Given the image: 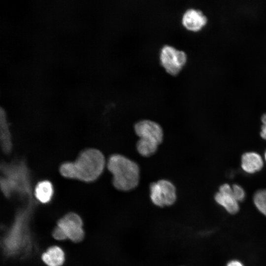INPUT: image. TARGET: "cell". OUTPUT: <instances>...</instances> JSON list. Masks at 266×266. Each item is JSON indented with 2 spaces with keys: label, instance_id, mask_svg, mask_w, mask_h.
I'll use <instances>...</instances> for the list:
<instances>
[{
  "label": "cell",
  "instance_id": "d6986e66",
  "mask_svg": "<svg viewBox=\"0 0 266 266\" xmlns=\"http://www.w3.org/2000/svg\"><path fill=\"white\" fill-rule=\"evenodd\" d=\"M261 121L263 125L266 126V113H264L261 117Z\"/></svg>",
  "mask_w": 266,
  "mask_h": 266
},
{
  "label": "cell",
  "instance_id": "52a82bcc",
  "mask_svg": "<svg viewBox=\"0 0 266 266\" xmlns=\"http://www.w3.org/2000/svg\"><path fill=\"white\" fill-rule=\"evenodd\" d=\"M214 200L231 214H235L239 210V202L233 197L232 186L229 184L225 183L220 186L219 191L214 196Z\"/></svg>",
  "mask_w": 266,
  "mask_h": 266
},
{
  "label": "cell",
  "instance_id": "ac0fdd59",
  "mask_svg": "<svg viewBox=\"0 0 266 266\" xmlns=\"http://www.w3.org/2000/svg\"><path fill=\"white\" fill-rule=\"evenodd\" d=\"M260 135L264 140H266V126L263 125L261 127Z\"/></svg>",
  "mask_w": 266,
  "mask_h": 266
},
{
  "label": "cell",
  "instance_id": "9c48e42d",
  "mask_svg": "<svg viewBox=\"0 0 266 266\" xmlns=\"http://www.w3.org/2000/svg\"><path fill=\"white\" fill-rule=\"evenodd\" d=\"M264 161L261 156L255 152H245L241 158V166L245 172L253 174L263 167Z\"/></svg>",
  "mask_w": 266,
  "mask_h": 266
},
{
  "label": "cell",
  "instance_id": "2e32d148",
  "mask_svg": "<svg viewBox=\"0 0 266 266\" xmlns=\"http://www.w3.org/2000/svg\"><path fill=\"white\" fill-rule=\"evenodd\" d=\"M52 235L54 238L59 240H63L67 238L64 231L58 226H57L54 229Z\"/></svg>",
  "mask_w": 266,
  "mask_h": 266
},
{
  "label": "cell",
  "instance_id": "4fadbf2b",
  "mask_svg": "<svg viewBox=\"0 0 266 266\" xmlns=\"http://www.w3.org/2000/svg\"><path fill=\"white\" fill-rule=\"evenodd\" d=\"M159 144L144 139L139 138L136 144V150L138 153L143 157H148L156 153Z\"/></svg>",
  "mask_w": 266,
  "mask_h": 266
},
{
  "label": "cell",
  "instance_id": "6da1fadb",
  "mask_svg": "<svg viewBox=\"0 0 266 266\" xmlns=\"http://www.w3.org/2000/svg\"><path fill=\"white\" fill-rule=\"evenodd\" d=\"M105 165V157L100 151L89 148L81 152L74 162L63 163L60 172L65 177L92 182L100 177Z\"/></svg>",
  "mask_w": 266,
  "mask_h": 266
},
{
  "label": "cell",
  "instance_id": "ba28073f",
  "mask_svg": "<svg viewBox=\"0 0 266 266\" xmlns=\"http://www.w3.org/2000/svg\"><path fill=\"white\" fill-rule=\"evenodd\" d=\"M207 18L202 12L198 9H187L183 14L181 22L187 30L198 32L204 27L207 23Z\"/></svg>",
  "mask_w": 266,
  "mask_h": 266
},
{
  "label": "cell",
  "instance_id": "3957f363",
  "mask_svg": "<svg viewBox=\"0 0 266 266\" xmlns=\"http://www.w3.org/2000/svg\"><path fill=\"white\" fill-rule=\"evenodd\" d=\"M150 198L152 203L158 207L171 206L177 200L176 188L166 179L152 182L150 185Z\"/></svg>",
  "mask_w": 266,
  "mask_h": 266
},
{
  "label": "cell",
  "instance_id": "e0dca14e",
  "mask_svg": "<svg viewBox=\"0 0 266 266\" xmlns=\"http://www.w3.org/2000/svg\"><path fill=\"white\" fill-rule=\"evenodd\" d=\"M226 266H244V265L240 261L236 260H233L229 262Z\"/></svg>",
  "mask_w": 266,
  "mask_h": 266
},
{
  "label": "cell",
  "instance_id": "8fae6325",
  "mask_svg": "<svg viewBox=\"0 0 266 266\" xmlns=\"http://www.w3.org/2000/svg\"><path fill=\"white\" fill-rule=\"evenodd\" d=\"M0 122L1 148L5 153H8L12 149L11 138L5 113L2 111L0 113Z\"/></svg>",
  "mask_w": 266,
  "mask_h": 266
},
{
  "label": "cell",
  "instance_id": "5b68a950",
  "mask_svg": "<svg viewBox=\"0 0 266 266\" xmlns=\"http://www.w3.org/2000/svg\"><path fill=\"white\" fill-rule=\"evenodd\" d=\"M67 238L75 242L81 241L84 236L81 218L75 213H69L60 219L57 224Z\"/></svg>",
  "mask_w": 266,
  "mask_h": 266
},
{
  "label": "cell",
  "instance_id": "ffe728a7",
  "mask_svg": "<svg viewBox=\"0 0 266 266\" xmlns=\"http://www.w3.org/2000/svg\"><path fill=\"white\" fill-rule=\"evenodd\" d=\"M264 157H265V161L266 162V150L265 152Z\"/></svg>",
  "mask_w": 266,
  "mask_h": 266
},
{
  "label": "cell",
  "instance_id": "7c38bea8",
  "mask_svg": "<svg viewBox=\"0 0 266 266\" xmlns=\"http://www.w3.org/2000/svg\"><path fill=\"white\" fill-rule=\"evenodd\" d=\"M53 194V188L51 183L47 180L39 182L36 186L34 194L38 201L43 203L49 202Z\"/></svg>",
  "mask_w": 266,
  "mask_h": 266
},
{
  "label": "cell",
  "instance_id": "5bb4252c",
  "mask_svg": "<svg viewBox=\"0 0 266 266\" xmlns=\"http://www.w3.org/2000/svg\"><path fill=\"white\" fill-rule=\"evenodd\" d=\"M253 200L257 209L266 217V189L257 191L253 195Z\"/></svg>",
  "mask_w": 266,
  "mask_h": 266
},
{
  "label": "cell",
  "instance_id": "30bf717a",
  "mask_svg": "<svg viewBox=\"0 0 266 266\" xmlns=\"http://www.w3.org/2000/svg\"><path fill=\"white\" fill-rule=\"evenodd\" d=\"M41 258L48 266H61L64 262L65 255L61 248L54 246L49 248L42 254Z\"/></svg>",
  "mask_w": 266,
  "mask_h": 266
},
{
  "label": "cell",
  "instance_id": "9a60e30c",
  "mask_svg": "<svg viewBox=\"0 0 266 266\" xmlns=\"http://www.w3.org/2000/svg\"><path fill=\"white\" fill-rule=\"evenodd\" d=\"M232 193L234 199L239 202L243 201L246 193L243 188L239 185L235 184L232 186Z\"/></svg>",
  "mask_w": 266,
  "mask_h": 266
},
{
  "label": "cell",
  "instance_id": "277c9868",
  "mask_svg": "<svg viewBox=\"0 0 266 266\" xmlns=\"http://www.w3.org/2000/svg\"><path fill=\"white\" fill-rule=\"evenodd\" d=\"M160 61L165 70L170 75H177L185 65L187 55L183 50L166 44L161 49Z\"/></svg>",
  "mask_w": 266,
  "mask_h": 266
},
{
  "label": "cell",
  "instance_id": "7a4b0ae2",
  "mask_svg": "<svg viewBox=\"0 0 266 266\" xmlns=\"http://www.w3.org/2000/svg\"><path fill=\"white\" fill-rule=\"evenodd\" d=\"M106 166L112 174V184L117 190L129 191L135 188L140 179V168L134 161L119 154L109 158Z\"/></svg>",
  "mask_w": 266,
  "mask_h": 266
},
{
  "label": "cell",
  "instance_id": "8992f818",
  "mask_svg": "<svg viewBox=\"0 0 266 266\" xmlns=\"http://www.w3.org/2000/svg\"><path fill=\"white\" fill-rule=\"evenodd\" d=\"M134 130L139 138L149 140L159 145L163 141V129L155 121L150 120H140L135 124Z\"/></svg>",
  "mask_w": 266,
  "mask_h": 266
}]
</instances>
